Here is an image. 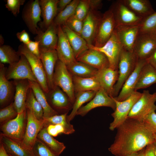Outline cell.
Masks as SVG:
<instances>
[{
	"instance_id": "6da1fadb",
	"label": "cell",
	"mask_w": 156,
	"mask_h": 156,
	"mask_svg": "<svg viewBox=\"0 0 156 156\" xmlns=\"http://www.w3.org/2000/svg\"><path fill=\"white\" fill-rule=\"evenodd\" d=\"M108 150L115 156H127L155 141L154 133L144 120L127 118L117 128Z\"/></svg>"
},
{
	"instance_id": "7a4b0ae2",
	"label": "cell",
	"mask_w": 156,
	"mask_h": 156,
	"mask_svg": "<svg viewBox=\"0 0 156 156\" xmlns=\"http://www.w3.org/2000/svg\"><path fill=\"white\" fill-rule=\"evenodd\" d=\"M138 59L133 52L123 49L118 66V76L114 87V97L117 96L124 83L134 70Z\"/></svg>"
},
{
	"instance_id": "3957f363",
	"label": "cell",
	"mask_w": 156,
	"mask_h": 156,
	"mask_svg": "<svg viewBox=\"0 0 156 156\" xmlns=\"http://www.w3.org/2000/svg\"><path fill=\"white\" fill-rule=\"evenodd\" d=\"M53 81L54 86L59 87L64 92L73 104L75 100V93L73 75L66 65L59 59L55 64Z\"/></svg>"
},
{
	"instance_id": "277c9868",
	"label": "cell",
	"mask_w": 156,
	"mask_h": 156,
	"mask_svg": "<svg viewBox=\"0 0 156 156\" xmlns=\"http://www.w3.org/2000/svg\"><path fill=\"white\" fill-rule=\"evenodd\" d=\"M156 92L151 94L144 90L140 98L132 107L127 118L143 120L149 114L156 111Z\"/></svg>"
},
{
	"instance_id": "5b68a950",
	"label": "cell",
	"mask_w": 156,
	"mask_h": 156,
	"mask_svg": "<svg viewBox=\"0 0 156 156\" xmlns=\"http://www.w3.org/2000/svg\"><path fill=\"white\" fill-rule=\"evenodd\" d=\"M142 93L135 91L128 98L122 101H118L113 99L115 102L116 107L111 115L114 118L109 125V129L114 131L117 129L127 119L132 107L141 97Z\"/></svg>"
},
{
	"instance_id": "8992f818",
	"label": "cell",
	"mask_w": 156,
	"mask_h": 156,
	"mask_svg": "<svg viewBox=\"0 0 156 156\" xmlns=\"http://www.w3.org/2000/svg\"><path fill=\"white\" fill-rule=\"evenodd\" d=\"M109 9L113 13L116 27L119 25H139L143 18L134 13L123 0L114 2Z\"/></svg>"
},
{
	"instance_id": "52a82bcc",
	"label": "cell",
	"mask_w": 156,
	"mask_h": 156,
	"mask_svg": "<svg viewBox=\"0 0 156 156\" xmlns=\"http://www.w3.org/2000/svg\"><path fill=\"white\" fill-rule=\"evenodd\" d=\"M26 109L18 114L14 118L0 125L1 133L15 140L21 142L27 124Z\"/></svg>"
},
{
	"instance_id": "ba28073f",
	"label": "cell",
	"mask_w": 156,
	"mask_h": 156,
	"mask_svg": "<svg viewBox=\"0 0 156 156\" xmlns=\"http://www.w3.org/2000/svg\"><path fill=\"white\" fill-rule=\"evenodd\" d=\"M18 52L27 58L38 83L45 93H48L47 78L40 58L29 51L23 43L19 45Z\"/></svg>"
},
{
	"instance_id": "9c48e42d",
	"label": "cell",
	"mask_w": 156,
	"mask_h": 156,
	"mask_svg": "<svg viewBox=\"0 0 156 156\" xmlns=\"http://www.w3.org/2000/svg\"><path fill=\"white\" fill-rule=\"evenodd\" d=\"M89 49L95 50L104 54L109 63V67L118 70L119 57L123 48L116 34L115 30L108 41L102 47H98L88 45Z\"/></svg>"
},
{
	"instance_id": "30bf717a",
	"label": "cell",
	"mask_w": 156,
	"mask_h": 156,
	"mask_svg": "<svg viewBox=\"0 0 156 156\" xmlns=\"http://www.w3.org/2000/svg\"><path fill=\"white\" fill-rule=\"evenodd\" d=\"M116 27L113 13L109 9L103 14L97 28L94 46H103L110 39Z\"/></svg>"
},
{
	"instance_id": "8fae6325",
	"label": "cell",
	"mask_w": 156,
	"mask_h": 156,
	"mask_svg": "<svg viewBox=\"0 0 156 156\" xmlns=\"http://www.w3.org/2000/svg\"><path fill=\"white\" fill-rule=\"evenodd\" d=\"M20 55L18 62L9 65L6 68L5 73L6 79L8 80L27 79L38 82L27 59L23 55Z\"/></svg>"
},
{
	"instance_id": "7c38bea8",
	"label": "cell",
	"mask_w": 156,
	"mask_h": 156,
	"mask_svg": "<svg viewBox=\"0 0 156 156\" xmlns=\"http://www.w3.org/2000/svg\"><path fill=\"white\" fill-rule=\"evenodd\" d=\"M45 94L49 104L59 115L68 114L72 109L73 104L67 95L59 87L55 86Z\"/></svg>"
},
{
	"instance_id": "4fadbf2b",
	"label": "cell",
	"mask_w": 156,
	"mask_h": 156,
	"mask_svg": "<svg viewBox=\"0 0 156 156\" xmlns=\"http://www.w3.org/2000/svg\"><path fill=\"white\" fill-rule=\"evenodd\" d=\"M27 124L23 138L21 143L25 147L32 150L37 138V136L44 126V120L36 118L33 112L28 109Z\"/></svg>"
},
{
	"instance_id": "5bb4252c",
	"label": "cell",
	"mask_w": 156,
	"mask_h": 156,
	"mask_svg": "<svg viewBox=\"0 0 156 156\" xmlns=\"http://www.w3.org/2000/svg\"><path fill=\"white\" fill-rule=\"evenodd\" d=\"M41 11L39 0L29 1L25 5L22 14V18L30 31L37 34L38 23L41 20Z\"/></svg>"
},
{
	"instance_id": "9a60e30c",
	"label": "cell",
	"mask_w": 156,
	"mask_h": 156,
	"mask_svg": "<svg viewBox=\"0 0 156 156\" xmlns=\"http://www.w3.org/2000/svg\"><path fill=\"white\" fill-rule=\"evenodd\" d=\"M115 30L123 49L133 52L140 34L139 25H119L116 27Z\"/></svg>"
},
{
	"instance_id": "2e32d148",
	"label": "cell",
	"mask_w": 156,
	"mask_h": 156,
	"mask_svg": "<svg viewBox=\"0 0 156 156\" xmlns=\"http://www.w3.org/2000/svg\"><path fill=\"white\" fill-rule=\"evenodd\" d=\"M156 49V36L139 34L133 52L138 59L146 60Z\"/></svg>"
},
{
	"instance_id": "e0dca14e",
	"label": "cell",
	"mask_w": 156,
	"mask_h": 156,
	"mask_svg": "<svg viewBox=\"0 0 156 156\" xmlns=\"http://www.w3.org/2000/svg\"><path fill=\"white\" fill-rule=\"evenodd\" d=\"M103 14L98 10H90L83 21L81 36L88 45H94L96 34Z\"/></svg>"
},
{
	"instance_id": "ac0fdd59",
	"label": "cell",
	"mask_w": 156,
	"mask_h": 156,
	"mask_svg": "<svg viewBox=\"0 0 156 156\" xmlns=\"http://www.w3.org/2000/svg\"><path fill=\"white\" fill-rule=\"evenodd\" d=\"M100 107H110L114 110L116 104L113 97L110 96L102 88L96 92L94 98L78 111L77 115L83 116L91 110Z\"/></svg>"
},
{
	"instance_id": "d6986e66",
	"label": "cell",
	"mask_w": 156,
	"mask_h": 156,
	"mask_svg": "<svg viewBox=\"0 0 156 156\" xmlns=\"http://www.w3.org/2000/svg\"><path fill=\"white\" fill-rule=\"evenodd\" d=\"M6 67L0 63V107L3 108L13 102L15 92L14 81H9L5 75Z\"/></svg>"
},
{
	"instance_id": "ffe728a7",
	"label": "cell",
	"mask_w": 156,
	"mask_h": 156,
	"mask_svg": "<svg viewBox=\"0 0 156 156\" xmlns=\"http://www.w3.org/2000/svg\"><path fill=\"white\" fill-rule=\"evenodd\" d=\"M58 39L56 51L58 59L66 66L76 61L73 49L61 26H57Z\"/></svg>"
},
{
	"instance_id": "44dd1931",
	"label": "cell",
	"mask_w": 156,
	"mask_h": 156,
	"mask_svg": "<svg viewBox=\"0 0 156 156\" xmlns=\"http://www.w3.org/2000/svg\"><path fill=\"white\" fill-rule=\"evenodd\" d=\"M146 60H138L133 71L124 83L119 94L114 99L122 101L128 98L135 91V88L142 67L146 63Z\"/></svg>"
},
{
	"instance_id": "7402d4cb",
	"label": "cell",
	"mask_w": 156,
	"mask_h": 156,
	"mask_svg": "<svg viewBox=\"0 0 156 156\" xmlns=\"http://www.w3.org/2000/svg\"><path fill=\"white\" fill-rule=\"evenodd\" d=\"M40 58L45 70L49 90L54 87L53 76L56 64L58 60L56 49H40Z\"/></svg>"
},
{
	"instance_id": "603a6c76",
	"label": "cell",
	"mask_w": 156,
	"mask_h": 156,
	"mask_svg": "<svg viewBox=\"0 0 156 156\" xmlns=\"http://www.w3.org/2000/svg\"><path fill=\"white\" fill-rule=\"evenodd\" d=\"M101 88L110 96L114 97V87L118 78V70L109 67L98 70L95 76Z\"/></svg>"
},
{
	"instance_id": "cb8c5ba5",
	"label": "cell",
	"mask_w": 156,
	"mask_h": 156,
	"mask_svg": "<svg viewBox=\"0 0 156 156\" xmlns=\"http://www.w3.org/2000/svg\"><path fill=\"white\" fill-rule=\"evenodd\" d=\"M34 39L39 42L40 49H56L58 39L57 26L53 21L45 31L38 29Z\"/></svg>"
},
{
	"instance_id": "d4e9b609",
	"label": "cell",
	"mask_w": 156,
	"mask_h": 156,
	"mask_svg": "<svg viewBox=\"0 0 156 156\" xmlns=\"http://www.w3.org/2000/svg\"><path fill=\"white\" fill-rule=\"evenodd\" d=\"M77 61L83 62L99 70L109 67L108 60L103 53L89 49L76 59Z\"/></svg>"
},
{
	"instance_id": "484cf974",
	"label": "cell",
	"mask_w": 156,
	"mask_h": 156,
	"mask_svg": "<svg viewBox=\"0 0 156 156\" xmlns=\"http://www.w3.org/2000/svg\"><path fill=\"white\" fill-rule=\"evenodd\" d=\"M15 92L13 102L14 107L18 114L25 110L27 92L30 87L29 81L27 79L13 80Z\"/></svg>"
},
{
	"instance_id": "4316f807",
	"label": "cell",
	"mask_w": 156,
	"mask_h": 156,
	"mask_svg": "<svg viewBox=\"0 0 156 156\" xmlns=\"http://www.w3.org/2000/svg\"><path fill=\"white\" fill-rule=\"evenodd\" d=\"M0 142L8 153L13 156H35L32 150L24 147L21 142L12 140L1 133Z\"/></svg>"
},
{
	"instance_id": "83f0119b",
	"label": "cell",
	"mask_w": 156,
	"mask_h": 156,
	"mask_svg": "<svg viewBox=\"0 0 156 156\" xmlns=\"http://www.w3.org/2000/svg\"><path fill=\"white\" fill-rule=\"evenodd\" d=\"M61 27L67 38L76 59L89 49L88 44L81 36L73 31L66 25H64Z\"/></svg>"
},
{
	"instance_id": "f1b7e54d",
	"label": "cell",
	"mask_w": 156,
	"mask_h": 156,
	"mask_svg": "<svg viewBox=\"0 0 156 156\" xmlns=\"http://www.w3.org/2000/svg\"><path fill=\"white\" fill-rule=\"evenodd\" d=\"M59 0H40L39 3L43 19L41 25L45 31L58 14L57 4Z\"/></svg>"
},
{
	"instance_id": "f546056e",
	"label": "cell",
	"mask_w": 156,
	"mask_h": 156,
	"mask_svg": "<svg viewBox=\"0 0 156 156\" xmlns=\"http://www.w3.org/2000/svg\"><path fill=\"white\" fill-rule=\"evenodd\" d=\"M29 81L30 87L32 90L36 98L43 108V118L59 115L49 104L45 93L38 83L36 82Z\"/></svg>"
},
{
	"instance_id": "4dcf8cb0",
	"label": "cell",
	"mask_w": 156,
	"mask_h": 156,
	"mask_svg": "<svg viewBox=\"0 0 156 156\" xmlns=\"http://www.w3.org/2000/svg\"><path fill=\"white\" fill-rule=\"evenodd\" d=\"M73 79L75 93L91 91L97 92L101 88L95 76L82 77L73 76Z\"/></svg>"
},
{
	"instance_id": "1f68e13d",
	"label": "cell",
	"mask_w": 156,
	"mask_h": 156,
	"mask_svg": "<svg viewBox=\"0 0 156 156\" xmlns=\"http://www.w3.org/2000/svg\"><path fill=\"white\" fill-rule=\"evenodd\" d=\"M155 83L156 70L147 62L141 70L135 90L146 88Z\"/></svg>"
},
{
	"instance_id": "d6a6232c",
	"label": "cell",
	"mask_w": 156,
	"mask_h": 156,
	"mask_svg": "<svg viewBox=\"0 0 156 156\" xmlns=\"http://www.w3.org/2000/svg\"><path fill=\"white\" fill-rule=\"evenodd\" d=\"M37 138L57 155L59 156L66 148L63 143L56 140L48 133L47 127L44 126L38 133Z\"/></svg>"
},
{
	"instance_id": "836d02e7",
	"label": "cell",
	"mask_w": 156,
	"mask_h": 156,
	"mask_svg": "<svg viewBox=\"0 0 156 156\" xmlns=\"http://www.w3.org/2000/svg\"><path fill=\"white\" fill-rule=\"evenodd\" d=\"M123 0L134 13L142 18L150 15L155 12L148 0Z\"/></svg>"
},
{
	"instance_id": "e575fe53",
	"label": "cell",
	"mask_w": 156,
	"mask_h": 156,
	"mask_svg": "<svg viewBox=\"0 0 156 156\" xmlns=\"http://www.w3.org/2000/svg\"><path fill=\"white\" fill-rule=\"evenodd\" d=\"M66 66L73 76L82 77L94 76L98 70L97 69L87 64L77 60Z\"/></svg>"
},
{
	"instance_id": "d590c367",
	"label": "cell",
	"mask_w": 156,
	"mask_h": 156,
	"mask_svg": "<svg viewBox=\"0 0 156 156\" xmlns=\"http://www.w3.org/2000/svg\"><path fill=\"white\" fill-rule=\"evenodd\" d=\"M96 92L88 91L78 92L75 94V100L73 104L71 113L67 116L68 121L70 122L77 114L78 110L85 103L90 101L95 95Z\"/></svg>"
},
{
	"instance_id": "8d00e7d4",
	"label": "cell",
	"mask_w": 156,
	"mask_h": 156,
	"mask_svg": "<svg viewBox=\"0 0 156 156\" xmlns=\"http://www.w3.org/2000/svg\"><path fill=\"white\" fill-rule=\"evenodd\" d=\"M67 114L57 115L43 118L44 126L50 125L60 124L64 126L65 130V134L69 135L74 133L75 130L73 125L70 123L67 119Z\"/></svg>"
},
{
	"instance_id": "74e56055",
	"label": "cell",
	"mask_w": 156,
	"mask_h": 156,
	"mask_svg": "<svg viewBox=\"0 0 156 156\" xmlns=\"http://www.w3.org/2000/svg\"><path fill=\"white\" fill-rule=\"evenodd\" d=\"M25 106L26 109L31 111L38 120L43 119V108L36 98L33 91L30 88L27 92Z\"/></svg>"
},
{
	"instance_id": "f35d334b",
	"label": "cell",
	"mask_w": 156,
	"mask_h": 156,
	"mask_svg": "<svg viewBox=\"0 0 156 156\" xmlns=\"http://www.w3.org/2000/svg\"><path fill=\"white\" fill-rule=\"evenodd\" d=\"M20 54L8 45H1L0 47V63L11 65L18 62Z\"/></svg>"
},
{
	"instance_id": "ab89813d",
	"label": "cell",
	"mask_w": 156,
	"mask_h": 156,
	"mask_svg": "<svg viewBox=\"0 0 156 156\" xmlns=\"http://www.w3.org/2000/svg\"><path fill=\"white\" fill-rule=\"evenodd\" d=\"M79 1L72 0L63 10L58 13L53 20L54 24L57 26L65 25L68 19L74 14Z\"/></svg>"
},
{
	"instance_id": "60d3db41",
	"label": "cell",
	"mask_w": 156,
	"mask_h": 156,
	"mask_svg": "<svg viewBox=\"0 0 156 156\" xmlns=\"http://www.w3.org/2000/svg\"><path fill=\"white\" fill-rule=\"evenodd\" d=\"M139 25L140 34L156 36V12L143 18Z\"/></svg>"
},
{
	"instance_id": "b9f144b4",
	"label": "cell",
	"mask_w": 156,
	"mask_h": 156,
	"mask_svg": "<svg viewBox=\"0 0 156 156\" xmlns=\"http://www.w3.org/2000/svg\"><path fill=\"white\" fill-rule=\"evenodd\" d=\"M18 113L15 109L13 102L0 110V125L15 118Z\"/></svg>"
},
{
	"instance_id": "7bdbcfd3",
	"label": "cell",
	"mask_w": 156,
	"mask_h": 156,
	"mask_svg": "<svg viewBox=\"0 0 156 156\" xmlns=\"http://www.w3.org/2000/svg\"><path fill=\"white\" fill-rule=\"evenodd\" d=\"M90 11V0H81L74 15L77 18L83 21Z\"/></svg>"
},
{
	"instance_id": "ee69618b",
	"label": "cell",
	"mask_w": 156,
	"mask_h": 156,
	"mask_svg": "<svg viewBox=\"0 0 156 156\" xmlns=\"http://www.w3.org/2000/svg\"><path fill=\"white\" fill-rule=\"evenodd\" d=\"M32 150L35 156H59L52 152L38 138Z\"/></svg>"
},
{
	"instance_id": "f6af8a7d",
	"label": "cell",
	"mask_w": 156,
	"mask_h": 156,
	"mask_svg": "<svg viewBox=\"0 0 156 156\" xmlns=\"http://www.w3.org/2000/svg\"><path fill=\"white\" fill-rule=\"evenodd\" d=\"M65 25L73 31L81 36L83 27V21L77 18L73 14L68 19Z\"/></svg>"
},
{
	"instance_id": "bcb514c9",
	"label": "cell",
	"mask_w": 156,
	"mask_h": 156,
	"mask_svg": "<svg viewBox=\"0 0 156 156\" xmlns=\"http://www.w3.org/2000/svg\"><path fill=\"white\" fill-rule=\"evenodd\" d=\"M25 1V0H7L5 7L15 16H16L19 12L21 6L24 4Z\"/></svg>"
},
{
	"instance_id": "7dc6e473",
	"label": "cell",
	"mask_w": 156,
	"mask_h": 156,
	"mask_svg": "<svg viewBox=\"0 0 156 156\" xmlns=\"http://www.w3.org/2000/svg\"><path fill=\"white\" fill-rule=\"evenodd\" d=\"M48 133L53 137H56L59 134H65V130L63 126L60 124L50 125L47 127Z\"/></svg>"
},
{
	"instance_id": "c3c4849f",
	"label": "cell",
	"mask_w": 156,
	"mask_h": 156,
	"mask_svg": "<svg viewBox=\"0 0 156 156\" xmlns=\"http://www.w3.org/2000/svg\"><path fill=\"white\" fill-rule=\"evenodd\" d=\"M154 134H156V113L152 112L144 118L143 120Z\"/></svg>"
},
{
	"instance_id": "681fc988",
	"label": "cell",
	"mask_w": 156,
	"mask_h": 156,
	"mask_svg": "<svg viewBox=\"0 0 156 156\" xmlns=\"http://www.w3.org/2000/svg\"><path fill=\"white\" fill-rule=\"evenodd\" d=\"M24 45L29 51L40 58V51L39 41L30 40L28 43Z\"/></svg>"
},
{
	"instance_id": "f907efd6",
	"label": "cell",
	"mask_w": 156,
	"mask_h": 156,
	"mask_svg": "<svg viewBox=\"0 0 156 156\" xmlns=\"http://www.w3.org/2000/svg\"><path fill=\"white\" fill-rule=\"evenodd\" d=\"M16 35L19 41L24 44H26L30 40L29 34L25 30L17 33Z\"/></svg>"
},
{
	"instance_id": "816d5d0a",
	"label": "cell",
	"mask_w": 156,
	"mask_h": 156,
	"mask_svg": "<svg viewBox=\"0 0 156 156\" xmlns=\"http://www.w3.org/2000/svg\"><path fill=\"white\" fill-rule=\"evenodd\" d=\"M90 10H98L102 6V1L101 0H90Z\"/></svg>"
},
{
	"instance_id": "f5cc1de1",
	"label": "cell",
	"mask_w": 156,
	"mask_h": 156,
	"mask_svg": "<svg viewBox=\"0 0 156 156\" xmlns=\"http://www.w3.org/2000/svg\"><path fill=\"white\" fill-rule=\"evenodd\" d=\"M72 1V0H59L57 4L58 13H59L63 10Z\"/></svg>"
},
{
	"instance_id": "db71d44e",
	"label": "cell",
	"mask_w": 156,
	"mask_h": 156,
	"mask_svg": "<svg viewBox=\"0 0 156 156\" xmlns=\"http://www.w3.org/2000/svg\"><path fill=\"white\" fill-rule=\"evenodd\" d=\"M146 60L156 70V49Z\"/></svg>"
},
{
	"instance_id": "11a10c76",
	"label": "cell",
	"mask_w": 156,
	"mask_h": 156,
	"mask_svg": "<svg viewBox=\"0 0 156 156\" xmlns=\"http://www.w3.org/2000/svg\"><path fill=\"white\" fill-rule=\"evenodd\" d=\"M152 144H149L145 147V156H155Z\"/></svg>"
},
{
	"instance_id": "9f6ffc18",
	"label": "cell",
	"mask_w": 156,
	"mask_h": 156,
	"mask_svg": "<svg viewBox=\"0 0 156 156\" xmlns=\"http://www.w3.org/2000/svg\"><path fill=\"white\" fill-rule=\"evenodd\" d=\"M0 156H10L2 144H0Z\"/></svg>"
},
{
	"instance_id": "6f0895ef",
	"label": "cell",
	"mask_w": 156,
	"mask_h": 156,
	"mask_svg": "<svg viewBox=\"0 0 156 156\" xmlns=\"http://www.w3.org/2000/svg\"><path fill=\"white\" fill-rule=\"evenodd\" d=\"M145 148L139 151L132 153L127 156H145Z\"/></svg>"
},
{
	"instance_id": "680465c9",
	"label": "cell",
	"mask_w": 156,
	"mask_h": 156,
	"mask_svg": "<svg viewBox=\"0 0 156 156\" xmlns=\"http://www.w3.org/2000/svg\"><path fill=\"white\" fill-rule=\"evenodd\" d=\"M152 144L156 156V141H155Z\"/></svg>"
},
{
	"instance_id": "91938a15",
	"label": "cell",
	"mask_w": 156,
	"mask_h": 156,
	"mask_svg": "<svg viewBox=\"0 0 156 156\" xmlns=\"http://www.w3.org/2000/svg\"><path fill=\"white\" fill-rule=\"evenodd\" d=\"M154 135L155 140V141H156V134H154Z\"/></svg>"
},
{
	"instance_id": "94428289",
	"label": "cell",
	"mask_w": 156,
	"mask_h": 156,
	"mask_svg": "<svg viewBox=\"0 0 156 156\" xmlns=\"http://www.w3.org/2000/svg\"><path fill=\"white\" fill-rule=\"evenodd\" d=\"M9 154V155L10 156H12V155H11L9 154Z\"/></svg>"
}]
</instances>
